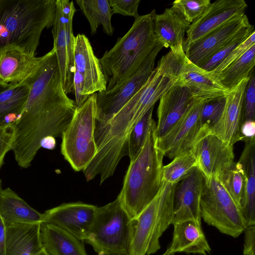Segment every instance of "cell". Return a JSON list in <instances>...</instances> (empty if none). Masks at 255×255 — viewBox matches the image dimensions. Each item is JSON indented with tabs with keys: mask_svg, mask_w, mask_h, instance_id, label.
I'll return each mask as SVG.
<instances>
[{
	"mask_svg": "<svg viewBox=\"0 0 255 255\" xmlns=\"http://www.w3.org/2000/svg\"><path fill=\"white\" fill-rule=\"evenodd\" d=\"M76 2L89 22L92 35L97 33L100 25L107 34L113 35L114 28L111 18L114 13L108 0H76Z\"/></svg>",
	"mask_w": 255,
	"mask_h": 255,
	"instance_id": "30",
	"label": "cell"
},
{
	"mask_svg": "<svg viewBox=\"0 0 255 255\" xmlns=\"http://www.w3.org/2000/svg\"><path fill=\"white\" fill-rule=\"evenodd\" d=\"M30 84L10 85L0 93V123H14L21 115L27 101Z\"/></svg>",
	"mask_w": 255,
	"mask_h": 255,
	"instance_id": "29",
	"label": "cell"
},
{
	"mask_svg": "<svg viewBox=\"0 0 255 255\" xmlns=\"http://www.w3.org/2000/svg\"><path fill=\"white\" fill-rule=\"evenodd\" d=\"M255 122L247 121L242 123L239 133V141H244L255 138Z\"/></svg>",
	"mask_w": 255,
	"mask_h": 255,
	"instance_id": "44",
	"label": "cell"
},
{
	"mask_svg": "<svg viewBox=\"0 0 255 255\" xmlns=\"http://www.w3.org/2000/svg\"><path fill=\"white\" fill-rule=\"evenodd\" d=\"M114 14L119 13L135 18L139 14L138 7L140 0H108Z\"/></svg>",
	"mask_w": 255,
	"mask_h": 255,
	"instance_id": "41",
	"label": "cell"
},
{
	"mask_svg": "<svg viewBox=\"0 0 255 255\" xmlns=\"http://www.w3.org/2000/svg\"><path fill=\"white\" fill-rule=\"evenodd\" d=\"M40 236L49 255H88L83 241L56 226L41 223Z\"/></svg>",
	"mask_w": 255,
	"mask_h": 255,
	"instance_id": "27",
	"label": "cell"
},
{
	"mask_svg": "<svg viewBox=\"0 0 255 255\" xmlns=\"http://www.w3.org/2000/svg\"><path fill=\"white\" fill-rule=\"evenodd\" d=\"M153 120L145 143L130 162L118 196L129 217L135 220L151 202L162 185L163 154L159 149Z\"/></svg>",
	"mask_w": 255,
	"mask_h": 255,
	"instance_id": "5",
	"label": "cell"
},
{
	"mask_svg": "<svg viewBox=\"0 0 255 255\" xmlns=\"http://www.w3.org/2000/svg\"><path fill=\"white\" fill-rule=\"evenodd\" d=\"M255 64V45H254L226 68L214 74L221 84L230 92L243 80L250 77L254 70Z\"/></svg>",
	"mask_w": 255,
	"mask_h": 255,
	"instance_id": "31",
	"label": "cell"
},
{
	"mask_svg": "<svg viewBox=\"0 0 255 255\" xmlns=\"http://www.w3.org/2000/svg\"><path fill=\"white\" fill-rule=\"evenodd\" d=\"M63 89L54 48L46 58L34 79L23 110L13 123L14 138L11 150L21 167L31 164L47 137H61L76 110L74 101Z\"/></svg>",
	"mask_w": 255,
	"mask_h": 255,
	"instance_id": "1",
	"label": "cell"
},
{
	"mask_svg": "<svg viewBox=\"0 0 255 255\" xmlns=\"http://www.w3.org/2000/svg\"><path fill=\"white\" fill-rule=\"evenodd\" d=\"M176 82L156 67L143 86L116 114L105 124L95 125V159L116 168L121 159L128 155V138L134 126Z\"/></svg>",
	"mask_w": 255,
	"mask_h": 255,
	"instance_id": "2",
	"label": "cell"
},
{
	"mask_svg": "<svg viewBox=\"0 0 255 255\" xmlns=\"http://www.w3.org/2000/svg\"><path fill=\"white\" fill-rule=\"evenodd\" d=\"M74 60L75 71L84 80V95L90 96L95 93L105 91L107 82L100 60L94 54L88 38L83 34L75 37Z\"/></svg>",
	"mask_w": 255,
	"mask_h": 255,
	"instance_id": "20",
	"label": "cell"
},
{
	"mask_svg": "<svg viewBox=\"0 0 255 255\" xmlns=\"http://www.w3.org/2000/svg\"><path fill=\"white\" fill-rule=\"evenodd\" d=\"M175 186L163 181L158 194L135 219L129 255H150L160 249L159 239L172 224Z\"/></svg>",
	"mask_w": 255,
	"mask_h": 255,
	"instance_id": "7",
	"label": "cell"
},
{
	"mask_svg": "<svg viewBox=\"0 0 255 255\" xmlns=\"http://www.w3.org/2000/svg\"><path fill=\"white\" fill-rule=\"evenodd\" d=\"M46 57V54L36 57L16 47L2 49L0 51V80L10 85L30 84Z\"/></svg>",
	"mask_w": 255,
	"mask_h": 255,
	"instance_id": "19",
	"label": "cell"
},
{
	"mask_svg": "<svg viewBox=\"0 0 255 255\" xmlns=\"http://www.w3.org/2000/svg\"><path fill=\"white\" fill-rule=\"evenodd\" d=\"M55 12L56 0H0V51L13 46L35 55Z\"/></svg>",
	"mask_w": 255,
	"mask_h": 255,
	"instance_id": "3",
	"label": "cell"
},
{
	"mask_svg": "<svg viewBox=\"0 0 255 255\" xmlns=\"http://www.w3.org/2000/svg\"><path fill=\"white\" fill-rule=\"evenodd\" d=\"M162 48L158 43L140 68L120 86L97 93L95 125L108 122L140 90L154 69L156 58Z\"/></svg>",
	"mask_w": 255,
	"mask_h": 255,
	"instance_id": "12",
	"label": "cell"
},
{
	"mask_svg": "<svg viewBox=\"0 0 255 255\" xmlns=\"http://www.w3.org/2000/svg\"><path fill=\"white\" fill-rule=\"evenodd\" d=\"M74 92L75 95V104L76 107L82 106L90 96L84 95V80L81 74L75 71L74 76Z\"/></svg>",
	"mask_w": 255,
	"mask_h": 255,
	"instance_id": "42",
	"label": "cell"
},
{
	"mask_svg": "<svg viewBox=\"0 0 255 255\" xmlns=\"http://www.w3.org/2000/svg\"><path fill=\"white\" fill-rule=\"evenodd\" d=\"M56 145L55 139L52 136H47L43 138L41 142V147L48 149H53Z\"/></svg>",
	"mask_w": 255,
	"mask_h": 255,
	"instance_id": "46",
	"label": "cell"
},
{
	"mask_svg": "<svg viewBox=\"0 0 255 255\" xmlns=\"http://www.w3.org/2000/svg\"><path fill=\"white\" fill-rule=\"evenodd\" d=\"M197 166L196 157L191 148L173 158L162 168V181L176 184Z\"/></svg>",
	"mask_w": 255,
	"mask_h": 255,
	"instance_id": "32",
	"label": "cell"
},
{
	"mask_svg": "<svg viewBox=\"0 0 255 255\" xmlns=\"http://www.w3.org/2000/svg\"><path fill=\"white\" fill-rule=\"evenodd\" d=\"M190 23L175 7L166 8L154 19L153 31L157 42L163 47L170 48L173 54H185L183 42L185 33Z\"/></svg>",
	"mask_w": 255,
	"mask_h": 255,
	"instance_id": "23",
	"label": "cell"
},
{
	"mask_svg": "<svg viewBox=\"0 0 255 255\" xmlns=\"http://www.w3.org/2000/svg\"><path fill=\"white\" fill-rule=\"evenodd\" d=\"M41 223L6 226L5 255H49L40 236Z\"/></svg>",
	"mask_w": 255,
	"mask_h": 255,
	"instance_id": "24",
	"label": "cell"
},
{
	"mask_svg": "<svg viewBox=\"0 0 255 255\" xmlns=\"http://www.w3.org/2000/svg\"><path fill=\"white\" fill-rule=\"evenodd\" d=\"M254 31V26L250 23L243 28L229 42L200 67L206 71H213L235 48L243 42Z\"/></svg>",
	"mask_w": 255,
	"mask_h": 255,
	"instance_id": "36",
	"label": "cell"
},
{
	"mask_svg": "<svg viewBox=\"0 0 255 255\" xmlns=\"http://www.w3.org/2000/svg\"><path fill=\"white\" fill-rule=\"evenodd\" d=\"M250 77L243 80L226 95L222 114L209 133L232 146L239 141L244 96Z\"/></svg>",
	"mask_w": 255,
	"mask_h": 255,
	"instance_id": "21",
	"label": "cell"
},
{
	"mask_svg": "<svg viewBox=\"0 0 255 255\" xmlns=\"http://www.w3.org/2000/svg\"><path fill=\"white\" fill-rule=\"evenodd\" d=\"M96 95L97 93H94L82 106L76 108L61 136V153L75 171H83L97 151L94 136Z\"/></svg>",
	"mask_w": 255,
	"mask_h": 255,
	"instance_id": "8",
	"label": "cell"
},
{
	"mask_svg": "<svg viewBox=\"0 0 255 255\" xmlns=\"http://www.w3.org/2000/svg\"><path fill=\"white\" fill-rule=\"evenodd\" d=\"M239 160L245 172V185L241 209L248 226L255 225V140L245 141Z\"/></svg>",
	"mask_w": 255,
	"mask_h": 255,
	"instance_id": "28",
	"label": "cell"
},
{
	"mask_svg": "<svg viewBox=\"0 0 255 255\" xmlns=\"http://www.w3.org/2000/svg\"><path fill=\"white\" fill-rule=\"evenodd\" d=\"M225 104V97L204 101L198 118L199 140L209 134L221 117Z\"/></svg>",
	"mask_w": 255,
	"mask_h": 255,
	"instance_id": "33",
	"label": "cell"
},
{
	"mask_svg": "<svg viewBox=\"0 0 255 255\" xmlns=\"http://www.w3.org/2000/svg\"><path fill=\"white\" fill-rule=\"evenodd\" d=\"M1 185H2V182H1V180L0 179V191L2 189V186Z\"/></svg>",
	"mask_w": 255,
	"mask_h": 255,
	"instance_id": "48",
	"label": "cell"
},
{
	"mask_svg": "<svg viewBox=\"0 0 255 255\" xmlns=\"http://www.w3.org/2000/svg\"><path fill=\"white\" fill-rule=\"evenodd\" d=\"M255 45V31H254L243 42L235 48L232 52L223 60V61L213 71L218 73L226 68L239 59L250 48Z\"/></svg>",
	"mask_w": 255,
	"mask_h": 255,
	"instance_id": "39",
	"label": "cell"
},
{
	"mask_svg": "<svg viewBox=\"0 0 255 255\" xmlns=\"http://www.w3.org/2000/svg\"><path fill=\"white\" fill-rule=\"evenodd\" d=\"M197 160V167L206 179L220 178L234 162L233 146L209 134L191 148Z\"/></svg>",
	"mask_w": 255,
	"mask_h": 255,
	"instance_id": "16",
	"label": "cell"
},
{
	"mask_svg": "<svg viewBox=\"0 0 255 255\" xmlns=\"http://www.w3.org/2000/svg\"><path fill=\"white\" fill-rule=\"evenodd\" d=\"M76 9L72 0H56L52 26L53 47L57 59L62 84L66 94L74 92L75 66L73 19Z\"/></svg>",
	"mask_w": 255,
	"mask_h": 255,
	"instance_id": "11",
	"label": "cell"
},
{
	"mask_svg": "<svg viewBox=\"0 0 255 255\" xmlns=\"http://www.w3.org/2000/svg\"><path fill=\"white\" fill-rule=\"evenodd\" d=\"M153 107H152L136 124L131 130L128 140V156L133 161L142 149L151 124Z\"/></svg>",
	"mask_w": 255,
	"mask_h": 255,
	"instance_id": "35",
	"label": "cell"
},
{
	"mask_svg": "<svg viewBox=\"0 0 255 255\" xmlns=\"http://www.w3.org/2000/svg\"><path fill=\"white\" fill-rule=\"evenodd\" d=\"M248 4L244 0H217L211 3L203 13L190 23L183 42L184 50L192 43L237 17L245 14Z\"/></svg>",
	"mask_w": 255,
	"mask_h": 255,
	"instance_id": "14",
	"label": "cell"
},
{
	"mask_svg": "<svg viewBox=\"0 0 255 255\" xmlns=\"http://www.w3.org/2000/svg\"><path fill=\"white\" fill-rule=\"evenodd\" d=\"M96 207L80 202L63 203L46 211L42 223L56 226L84 242L92 226Z\"/></svg>",
	"mask_w": 255,
	"mask_h": 255,
	"instance_id": "15",
	"label": "cell"
},
{
	"mask_svg": "<svg viewBox=\"0 0 255 255\" xmlns=\"http://www.w3.org/2000/svg\"><path fill=\"white\" fill-rule=\"evenodd\" d=\"M0 216L6 226L42 223L43 215L8 187L0 191Z\"/></svg>",
	"mask_w": 255,
	"mask_h": 255,
	"instance_id": "26",
	"label": "cell"
},
{
	"mask_svg": "<svg viewBox=\"0 0 255 255\" xmlns=\"http://www.w3.org/2000/svg\"><path fill=\"white\" fill-rule=\"evenodd\" d=\"M255 75L252 73L247 85L244 96L242 123L255 121Z\"/></svg>",
	"mask_w": 255,
	"mask_h": 255,
	"instance_id": "38",
	"label": "cell"
},
{
	"mask_svg": "<svg viewBox=\"0 0 255 255\" xmlns=\"http://www.w3.org/2000/svg\"><path fill=\"white\" fill-rule=\"evenodd\" d=\"M211 3L210 0H176L173 2L172 6L176 8L185 19L191 23Z\"/></svg>",
	"mask_w": 255,
	"mask_h": 255,
	"instance_id": "37",
	"label": "cell"
},
{
	"mask_svg": "<svg viewBox=\"0 0 255 255\" xmlns=\"http://www.w3.org/2000/svg\"><path fill=\"white\" fill-rule=\"evenodd\" d=\"M250 24L246 14L231 19L191 44L185 55L200 67Z\"/></svg>",
	"mask_w": 255,
	"mask_h": 255,
	"instance_id": "18",
	"label": "cell"
},
{
	"mask_svg": "<svg viewBox=\"0 0 255 255\" xmlns=\"http://www.w3.org/2000/svg\"><path fill=\"white\" fill-rule=\"evenodd\" d=\"M205 100L196 99L177 123L164 135L157 138V146L164 156L173 159L190 149L198 141V118Z\"/></svg>",
	"mask_w": 255,
	"mask_h": 255,
	"instance_id": "13",
	"label": "cell"
},
{
	"mask_svg": "<svg viewBox=\"0 0 255 255\" xmlns=\"http://www.w3.org/2000/svg\"><path fill=\"white\" fill-rule=\"evenodd\" d=\"M204 182L202 173L195 167L176 184L172 225L189 220L201 223L200 200Z\"/></svg>",
	"mask_w": 255,
	"mask_h": 255,
	"instance_id": "17",
	"label": "cell"
},
{
	"mask_svg": "<svg viewBox=\"0 0 255 255\" xmlns=\"http://www.w3.org/2000/svg\"><path fill=\"white\" fill-rule=\"evenodd\" d=\"M170 245L162 255L177 253L209 255L211 249L201 227V223L186 221L173 224Z\"/></svg>",
	"mask_w": 255,
	"mask_h": 255,
	"instance_id": "25",
	"label": "cell"
},
{
	"mask_svg": "<svg viewBox=\"0 0 255 255\" xmlns=\"http://www.w3.org/2000/svg\"><path fill=\"white\" fill-rule=\"evenodd\" d=\"M245 232L243 255H255V226H249Z\"/></svg>",
	"mask_w": 255,
	"mask_h": 255,
	"instance_id": "43",
	"label": "cell"
},
{
	"mask_svg": "<svg viewBox=\"0 0 255 255\" xmlns=\"http://www.w3.org/2000/svg\"><path fill=\"white\" fill-rule=\"evenodd\" d=\"M134 225L118 196L114 201L96 207L85 241L98 255H129Z\"/></svg>",
	"mask_w": 255,
	"mask_h": 255,
	"instance_id": "6",
	"label": "cell"
},
{
	"mask_svg": "<svg viewBox=\"0 0 255 255\" xmlns=\"http://www.w3.org/2000/svg\"><path fill=\"white\" fill-rule=\"evenodd\" d=\"M156 67L177 84L187 87L195 98L207 100L225 97L229 92L214 73L194 64L185 54L178 55L169 51L158 61Z\"/></svg>",
	"mask_w": 255,
	"mask_h": 255,
	"instance_id": "10",
	"label": "cell"
},
{
	"mask_svg": "<svg viewBox=\"0 0 255 255\" xmlns=\"http://www.w3.org/2000/svg\"><path fill=\"white\" fill-rule=\"evenodd\" d=\"M10 86V84H6L0 80V93Z\"/></svg>",
	"mask_w": 255,
	"mask_h": 255,
	"instance_id": "47",
	"label": "cell"
},
{
	"mask_svg": "<svg viewBox=\"0 0 255 255\" xmlns=\"http://www.w3.org/2000/svg\"><path fill=\"white\" fill-rule=\"evenodd\" d=\"M196 99L187 87L176 82L160 98L157 111V138L164 135L177 123Z\"/></svg>",
	"mask_w": 255,
	"mask_h": 255,
	"instance_id": "22",
	"label": "cell"
},
{
	"mask_svg": "<svg viewBox=\"0 0 255 255\" xmlns=\"http://www.w3.org/2000/svg\"><path fill=\"white\" fill-rule=\"evenodd\" d=\"M219 179L241 208L245 185V172L243 164L239 161L234 162Z\"/></svg>",
	"mask_w": 255,
	"mask_h": 255,
	"instance_id": "34",
	"label": "cell"
},
{
	"mask_svg": "<svg viewBox=\"0 0 255 255\" xmlns=\"http://www.w3.org/2000/svg\"><path fill=\"white\" fill-rule=\"evenodd\" d=\"M200 211L205 223L233 238L239 237L248 227L241 208L219 178H205Z\"/></svg>",
	"mask_w": 255,
	"mask_h": 255,
	"instance_id": "9",
	"label": "cell"
},
{
	"mask_svg": "<svg viewBox=\"0 0 255 255\" xmlns=\"http://www.w3.org/2000/svg\"><path fill=\"white\" fill-rule=\"evenodd\" d=\"M14 133L13 123H0V169L6 154L11 150Z\"/></svg>",
	"mask_w": 255,
	"mask_h": 255,
	"instance_id": "40",
	"label": "cell"
},
{
	"mask_svg": "<svg viewBox=\"0 0 255 255\" xmlns=\"http://www.w3.org/2000/svg\"><path fill=\"white\" fill-rule=\"evenodd\" d=\"M6 227L0 216V255H5Z\"/></svg>",
	"mask_w": 255,
	"mask_h": 255,
	"instance_id": "45",
	"label": "cell"
},
{
	"mask_svg": "<svg viewBox=\"0 0 255 255\" xmlns=\"http://www.w3.org/2000/svg\"><path fill=\"white\" fill-rule=\"evenodd\" d=\"M155 9L134 18L129 30L100 60L108 91L120 86L142 65L158 43L153 31Z\"/></svg>",
	"mask_w": 255,
	"mask_h": 255,
	"instance_id": "4",
	"label": "cell"
}]
</instances>
